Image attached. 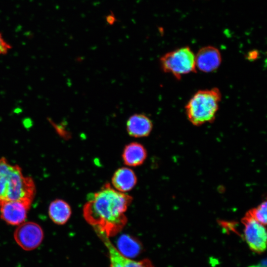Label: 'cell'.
I'll list each match as a JSON object with an SVG mask.
<instances>
[{
    "label": "cell",
    "instance_id": "4",
    "mask_svg": "<svg viewBox=\"0 0 267 267\" xmlns=\"http://www.w3.org/2000/svg\"><path fill=\"white\" fill-rule=\"evenodd\" d=\"M162 70L176 79L196 71L195 55L188 47H183L166 53L160 59Z\"/></svg>",
    "mask_w": 267,
    "mask_h": 267
},
{
    "label": "cell",
    "instance_id": "1",
    "mask_svg": "<svg viewBox=\"0 0 267 267\" xmlns=\"http://www.w3.org/2000/svg\"><path fill=\"white\" fill-rule=\"evenodd\" d=\"M132 200L131 196L106 183L100 189L89 195L83 207L84 218L98 235L113 236L126 225L125 213Z\"/></svg>",
    "mask_w": 267,
    "mask_h": 267
},
{
    "label": "cell",
    "instance_id": "9",
    "mask_svg": "<svg viewBox=\"0 0 267 267\" xmlns=\"http://www.w3.org/2000/svg\"><path fill=\"white\" fill-rule=\"evenodd\" d=\"M104 242L108 251L110 267H154L148 260L135 261L122 255L111 243L108 237L98 235Z\"/></svg>",
    "mask_w": 267,
    "mask_h": 267
},
{
    "label": "cell",
    "instance_id": "15",
    "mask_svg": "<svg viewBox=\"0 0 267 267\" xmlns=\"http://www.w3.org/2000/svg\"><path fill=\"white\" fill-rule=\"evenodd\" d=\"M267 201H265L248 213L255 220L265 225L267 224Z\"/></svg>",
    "mask_w": 267,
    "mask_h": 267
},
{
    "label": "cell",
    "instance_id": "5",
    "mask_svg": "<svg viewBox=\"0 0 267 267\" xmlns=\"http://www.w3.org/2000/svg\"><path fill=\"white\" fill-rule=\"evenodd\" d=\"M44 233L42 227L33 222H24L18 225L14 232L17 244L25 251H32L42 243Z\"/></svg>",
    "mask_w": 267,
    "mask_h": 267
},
{
    "label": "cell",
    "instance_id": "17",
    "mask_svg": "<svg viewBox=\"0 0 267 267\" xmlns=\"http://www.w3.org/2000/svg\"><path fill=\"white\" fill-rule=\"evenodd\" d=\"M259 55L258 51L256 50L252 51L248 53V58L249 59H255L257 58Z\"/></svg>",
    "mask_w": 267,
    "mask_h": 267
},
{
    "label": "cell",
    "instance_id": "7",
    "mask_svg": "<svg viewBox=\"0 0 267 267\" xmlns=\"http://www.w3.org/2000/svg\"><path fill=\"white\" fill-rule=\"evenodd\" d=\"M32 203L22 200H9L0 203L1 219L8 224L19 225L27 218Z\"/></svg>",
    "mask_w": 267,
    "mask_h": 267
},
{
    "label": "cell",
    "instance_id": "12",
    "mask_svg": "<svg viewBox=\"0 0 267 267\" xmlns=\"http://www.w3.org/2000/svg\"><path fill=\"white\" fill-rule=\"evenodd\" d=\"M122 156L126 165L136 167L143 163L147 157V151L141 143L132 142L125 146Z\"/></svg>",
    "mask_w": 267,
    "mask_h": 267
},
{
    "label": "cell",
    "instance_id": "6",
    "mask_svg": "<svg viewBox=\"0 0 267 267\" xmlns=\"http://www.w3.org/2000/svg\"><path fill=\"white\" fill-rule=\"evenodd\" d=\"M244 236L251 249L258 252H263L266 248L267 231L263 224L260 223L248 213L243 218Z\"/></svg>",
    "mask_w": 267,
    "mask_h": 267
},
{
    "label": "cell",
    "instance_id": "11",
    "mask_svg": "<svg viewBox=\"0 0 267 267\" xmlns=\"http://www.w3.org/2000/svg\"><path fill=\"white\" fill-rule=\"evenodd\" d=\"M137 178L134 172L128 167L117 169L112 178L113 188L120 192L125 193L132 190L136 185Z\"/></svg>",
    "mask_w": 267,
    "mask_h": 267
},
{
    "label": "cell",
    "instance_id": "3",
    "mask_svg": "<svg viewBox=\"0 0 267 267\" xmlns=\"http://www.w3.org/2000/svg\"><path fill=\"white\" fill-rule=\"evenodd\" d=\"M222 94L216 88L196 92L185 106L189 121L196 126L211 123L216 117Z\"/></svg>",
    "mask_w": 267,
    "mask_h": 267
},
{
    "label": "cell",
    "instance_id": "8",
    "mask_svg": "<svg viewBox=\"0 0 267 267\" xmlns=\"http://www.w3.org/2000/svg\"><path fill=\"white\" fill-rule=\"evenodd\" d=\"M196 69L204 73L216 71L222 62V57L219 49L212 46L200 48L195 55Z\"/></svg>",
    "mask_w": 267,
    "mask_h": 267
},
{
    "label": "cell",
    "instance_id": "14",
    "mask_svg": "<svg viewBox=\"0 0 267 267\" xmlns=\"http://www.w3.org/2000/svg\"><path fill=\"white\" fill-rule=\"evenodd\" d=\"M118 250L126 257H134L141 250L140 243L135 238L127 234L122 235L118 240Z\"/></svg>",
    "mask_w": 267,
    "mask_h": 267
},
{
    "label": "cell",
    "instance_id": "2",
    "mask_svg": "<svg viewBox=\"0 0 267 267\" xmlns=\"http://www.w3.org/2000/svg\"><path fill=\"white\" fill-rule=\"evenodd\" d=\"M36 193L33 179L23 175L21 168L0 158V203L22 200L32 203Z\"/></svg>",
    "mask_w": 267,
    "mask_h": 267
},
{
    "label": "cell",
    "instance_id": "10",
    "mask_svg": "<svg viewBox=\"0 0 267 267\" xmlns=\"http://www.w3.org/2000/svg\"><path fill=\"white\" fill-rule=\"evenodd\" d=\"M153 128L151 120L146 115L136 113L131 116L126 123L128 134L134 137H143L148 136Z\"/></svg>",
    "mask_w": 267,
    "mask_h": 267
},
{
    "label": "cell",
    "instance_id": "13",
    "mask_svg": "<svg viewBox=\"0 0 267 267\" xmlns=\"http://www.w3.org/2000/svg\"><path fill=\"white\" fill-rule=\"evenodd\" d=\"M49 218L55 223L63 225L66 223L72 214L69 204L65 201L56 199L49 204L48 210Z\"/></svg>",
    "mask_w": 267,
    "mask_h": 267
},
{
    "label": "cell",
    "instance_id": "16",
    "mask_svg": "<svg viewBox=\"0 0 267 267\" xmlns=\"http://www.w3.org/2000/svg\"><path fill=\"white\" fill-rule=\"evenodd\" d=\"M11 48V46L6 43L0 34V55L6 54Z\"/></svg>",
    "mask_w": 267,
    "mask_h": 267
}]
</instances>
